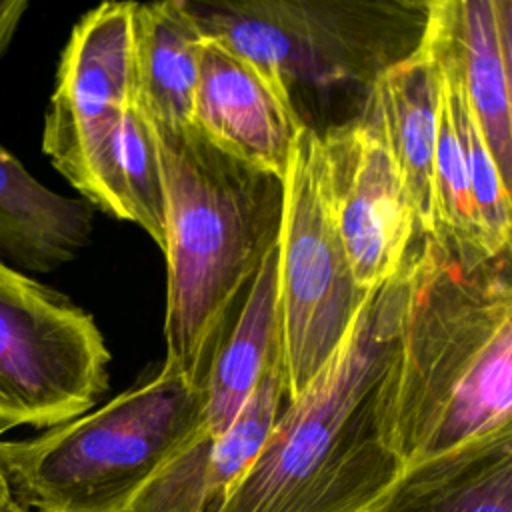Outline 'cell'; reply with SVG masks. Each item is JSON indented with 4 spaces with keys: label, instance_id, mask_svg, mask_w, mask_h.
I'll return each instance as SVG.
<instances>
[{
    "label": "cell",
    "instance_id": "cell-1",
    "mask_svg": "<svg viewBox=\"0 0 512 512\" xmlns=\"http://www.w3.org/2000/svg\"><path fill=\"white\" fill-rule=\"evenodd\" d=\"M510 254L460 266L418 234L378 428L402 472L512 434Z\"/></svg>",
    "mask_w": 512,
    "mask_h": 512
},
{
    "label": "cell",
    "instance_id": "cell-2",
    "mask_svg": "<svg viewBox=\"0 0 512 512\" xmlns=\"http://www.w3.org/2000/svg\"><path fill=\"white\" fill-rule=\"evenodd\" d=\"M370 290L348 336L286 400L264 446L212 512H370L402 466L378 428V392L388 372L412 272Z\"/></svg>",
    "mask_w": 512,
    "mask_h": 512
},
{
    "label": "cell",
    "instance_id": "cell-3",
    "mask_svg": "<svg viewBox=\"0 0 512 512\" xmlns=\"http://www.w3.org/2000/svg\"><path fill=\"white\" fill-rule=\"evenodd\" d=\"M166 198V360L202 382L242 292L276 246L284 180L192 124H152Z\"/></svg>",
    "mask_w": 512,
    "mask_h": 512
},
{
    "label": "cell",
    "instance_id": "cell-4",
    "mask_svg": "<svg viewBox=\"0 0 512 512\" xmlns=\"http://www.w3.org/2000/svg\"><path fill=\"white\" fill-rule=\"evenodd\" d=\"M202 382L160 372L26 440H0L18 512H126L146 482L202 430Z\"/></svg>",
    "mask_w": 512,
    "mask_h": 512
},
{
    "label": "cell",
    "instance_id": "cell-5",
    "mask_svg": "<svg viewBox=\"0 0 512 512\" xmlns=\"http://www.w3.org/2000/svg\"><path fill=\"white\" fill-rule=\"evenodd\" d=\"M204 36L254 62L292 98L298 86L368 92L412 56L430 0H184Z\"/></svg>",
    "mask_w": 512,
    "mask_h": 512
},
{
    "label": "cell",
    "instance_id": "cell-6",
    "mask_svg": "<svg viewBox=\"0 0 512 512\" xmlns=\"http://www.w3.org/2000/svg\"><path fill=\"white\" fill-rule=\"evenodd\" d=\"M286 400L298 396L348 336L370 292L342 244L320 132L304 124L284 176L276 242Z\"/></svg>",
    "mask_w": 512,
    "mask_h": 512
},
{
    "label": "cell",
    "instance_id": "cell-7",
    "mask_svg": "<svg viewBox=\"0 0 512 512\" xmlns=\"http://www.w3.org/2000/svg\"><path fill=\"white\" fill-rule=\"evenodd\" d=\"M110 352L94 318L0 260V434L52 428L94 408Z\"/></svg>",
    "mask_w": 512,
    "mask_h": 512
},
{
    "label": "cell",
    "instance_id": "cell-8",
    "mask_svg": "<svg viewBox=\"0 0 512 512\" xmlns=\"http://www.w3.org/2000/svg\"><path fill=\"white\" fill-rule=\"evenodd\" d=\"M132 6L104 2L76 22L60 56L42 132L52 166L110 216L120 128L134 102Z\"/></svg>",
    "mask_w": 512,
    "mask_h": 512
},
{
    "label": "cell",
    "instance_id": "cell-9",
    "mask_svg": "<svg viewBox=\"0 0 512 512\" xmlns=\"http://www.w3.org/2000/svg\"><path fill=\"white\" fill-rule=\"evenodd\" d=\"M330 198L354 280L366 292L390 280L418 236L398 166L368 114L320 132Z\"/></svg>",
    "mask_w": 512,
    "mask_h": 512
},
{
    "label": "cell",
    "instance_id": "cell-10",
    "mask_svg": "<svg viewBox=\"0 0 512 512\" xmlns=\"http://www.w3.org/2000/svg\"><path fill=\"white\" fill-rule=\"evenodd\" d=\"M190 124L218 148L284 180L306 122L284 86L228 44L204 36Z\"/></svg>",
    "mask_w": 512,
    "mask_h": 512
},
{
    "label": "cell",
    "instance_id": "cell-11",
    "mask_svg": "<svg viewBox=\"0 0 512 512\" xmlns=\"http://www.w3.org/2000/svg\"><path fill=\"white\" fill-rule=\"evenodd\" d=\"M284 404L280 350L228 430L220 436L200 430L146 482L126 512H212L258 456Z\"/></svg>",
    "mask_w": 512,
    "mask_h": 512
},
{
    "label": "cell",
    "instance_id": "cell-12",
    "mask_svg": "<svg viewBox=\"0 0 512 512\" xmlns=\"http://www.w3.org/2000/svg\"><path fill=\"white\" fill-rule=\"evenodd\" d=\"M428 24L454 56L466 102L504 180L512 186V2L430 0Z\"/></svg>",
    "mask_w": 512,
    "mask_h": 512
},
{
    "label": "cell",
    "instance_id": "cell-13",
    "mask_svg": "<svg viewBox=\"0 0 512 512\" xmlns=\"http://www.w3.org/2000/svg\"><path fill=\"white\" fill-rule=\"evenodd\" d=\"M442 106V74L426 34L420 48L384 72L366 96L368 114L402 176L418 234L434 240V154Z\"/></svg>",
    "mask_w": 512,
    "mask_h": 512
},
{
    "label": "cell",
    "instance_id": "cell-14",
    "mask_svg": "<svg viewBox=\"0 0 512 512\" xmlns=\"http://www.w3.org/2000/svg\"><path fill=\"white\" fill-rule=\"evenodd\" d=\"M282 350L278 250L266 254L234 310L202 378V430L220 436L256 390L268 362Z\"/></svg>",
    "mask_w": 512,
    "mask_h": 512
},
{
    "label": "cell",
    "instance_id": "cell-15",
    "mask_svg": "<svg viewBox=\"0 0 512 512\" xmlns=\"http://www.w3.org/2000/svg\"><path fill=\"white\" fill-rule=\"evenodd\" d=\"M94 206L38 182L0 146V252L18 268L50 272L88 244Z\"/></svg>",
    "mask_w": 512,
    "mask_h": 512
},
{
    "label": "cell",
    "instance_id": "cell-16",
    "mask_svg": "<svg viewBox=\"0 0 512 512\" xmlns=\"http://www.w3.org/2000/svg\"><path fill=\"white\" fill-rule=\"evenodd\" d=\"M204 34L184 0L134 2V102L152 124H190Z\"/></svg>",
    "mask_w": 512,
    "mask_h": 512
},
{
    "label": "cell",
    "instance_id": "cell-17",
    "mask_svg": "<svg viewBox=\"0 0 512 512\" xmlns=\"http://www.w3.org/2000/svg\"><path fill=\"white\" fill-rule=\"evenodd\" d=\"M370 512H512V434L402 472Z\"/></svg>",
    "mask_w": 512,
    "mask_h": 512
},
{
    "label": "cell",
    "instance_id": "cell-18",
    "mask_svg": "<svg viewBox=\"0 0 512 512\" xmlns=\"http://www.w3.org/2000/svg\"><path fill=\"white\" fill-rule=\"evenodd\" d=\"M426 40L436 54L442 74V96L450 118L454 122L466 170L472 190V200L478 216V226L484 244L492 258L510 254V230H512V202L510 188L504 184L494 158L482 138V132L474 120V114L466 102L462 82L454 56L440 40V36L426 26Z\"/></svg>",
    "mask_w": 512,
    "mask_h": 512
},
{
    "label": "cell",
    "instance_id": "cell-19",
    "mask_svg": "<svg viewBox=\"0 0 512 512\" xmlns=\"http://www.w3.org/2000/svg\"><path fill=\"white\" fill-rule=\"evenodd\" d=\"M114 216L138 224L164 252L166 198L158 140L150 118L130 104L116 150Z\"/></svg>",
    "mask_w": 512,
    "mask_h": 512
},
{
    "label": "cell",
    "instance_id": "cell-20",
    "mask_svg": "<svg viewBox=\"0 0 512 512\" xmlns=\"http://www.w3.org/2000/svg\"><path fill=\"white\" fill-rule=\"evenodd\" d=\"M26 10V0H0V58L8 50Z\"/></svg>",
    "mask_w": 512,
    "mask_h": 512
},
{
    "label": "cell",
    "instance_id": "cell-21",
    "mask_svg": "<svg viewBox=\"0 0 512 512\" xmlns=\"http://www.w3.org/2000/svg\"><path fill=\"white\" fill-rule=\"evenodd\" d=\"M0 512H18L12 500V492L8 486V480L4 476V470L0 466Z\"/></svg>",
    "mask_w": 512,
    "mask_h": 512
}]
</instances>
